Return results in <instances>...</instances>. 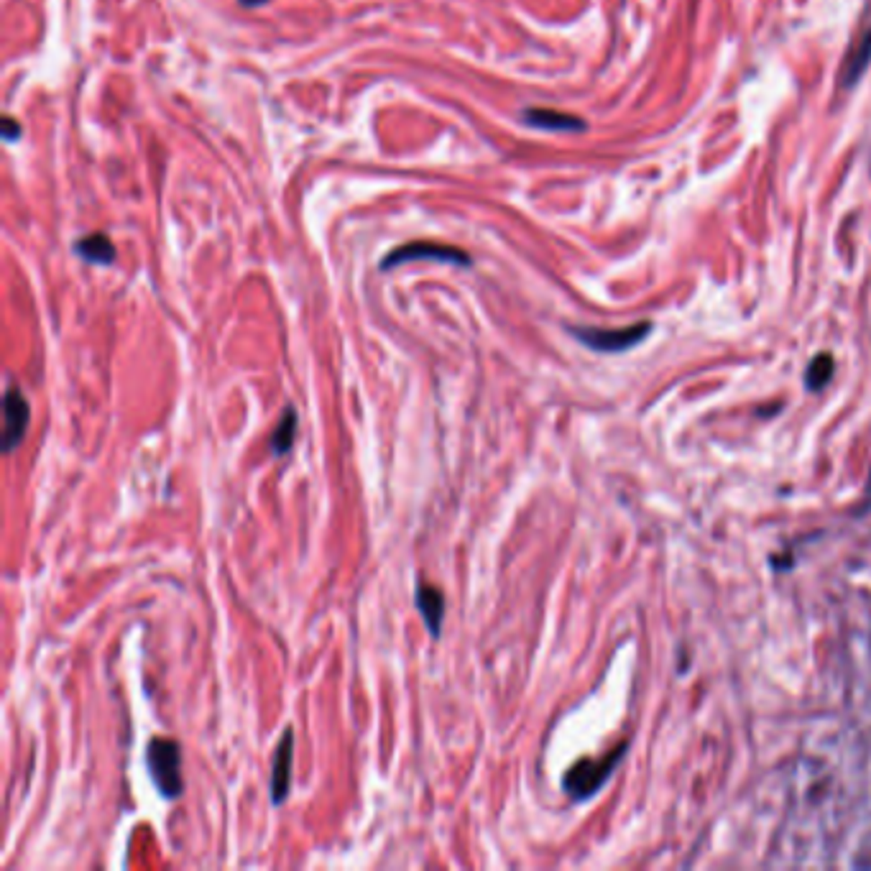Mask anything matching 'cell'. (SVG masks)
<instances>
[{
	"label": "cell",
	"instance_id": "cell-1",
	"mask_svg": "<svg viewBox=\"0 0 871 871\" xmlns=\"http://www.w3.org/2000/svg\"><path fill=\"white\" fill-rule=\"evenodd\" d=\"M146 771L156 792L164 800H179L185 792L182 777V749L174 738H152L146 749Z\"/></svg>",
	"mask_w": 871,
	"mask_h": 871
},
{
	"label": "cell",
	"instance_id": "cell-2",
	"mask_svg": "<svg viewBox=\"0 0 871 871\" xmlns=\"http://www.w3.org/2000/svg\"><path fill=\"white\" fill-rule=\"evenodd\" d=\"M31 424V404L29 396L23 394V388L18 384L5 386L3 394V453H13L21 448V442L26 440Z\"/></svg>",
	"mask_w": 871,
	"mask_h": 871
},
{
	"label": "cell",
	"instance_id": "cell-3",
	"mask_svg": "<svg viewBox=\"0 0 871 871\" xmlns=\"http://www.w3.org/2000/svg\"><path fill=\"white\" fill-rule=\"evenodd\" d=\"M442 261V264H455V266H470L473 258L468 253H463L455 246H442V243H430V240H414V243H404L399 248L384 256L381 261V271H391V268L409 264V261Z\"/></svg>",
	"mask_w": 871,
	"mask_h": 871
},
{
	"label": "cell",
	"instance_id": "cell-4",
	"mask_svg": "<svg viewBox=\"0 0 871 871\" xmlns=\"http://www.w3.org/2000/svg\"><path fill=\"white\" fill-rule=\"evenodd\" d=\"M292 777H294V728L286 726L276 749H274L271 771H268V795H271L274 807H279V805H284L289 800Z\"/></svg>",
	"mask_w": 871,
	"mask_h": 871
},
{
	"label": "cell",
	"instance_id": "cell-5",
	"mask_svg": "<svg viewBox=\"0 0 871 871\" xmlns=\"http://www.w3.org/2000/svg\"><path fill=\"white\" fill-rule=\"evenodd\" d=\"M652 325L649 322H639L631 327H621V330H598V327H572L570 333L578 337L583 345L593 348L601 353H619L626 348H634L639 340L649 335Z\"/></svg>",
	"mask_w": 871,
	"mask_h": 871
},
{
	"label": "cell",
	"instance_id": "cell-6",
	"mask_svg": "<svg viewBox=\"0 0 871 871\" xmlns=\"http://www.w3.org/2000/svg\"><path fill=\"white\" fill-rule=\"evenodd\" d=\"M414 605H417L419 616L424 621V629L432 634V637H440L442 631V621H445V614H448V601H445V593L440 590L437 586H427V583H419L414 588Z\"/></svg>",
	"mask_w": 871,
	"mask_h": 871
},
{
	"label": "cell",
	"instance_id": "cell-7",
	"mask_svg": "<svg viewBox=\"0 0 871 871\" xmlns=\"http://www.w3.org/2000/svg\"><path fill=\"white\" fill-rule=\"evenodd\" d=\"M871 65V26H867L861 34L856 36V41L851 44V49L843 59V72H841V87L851 90L856 83L864 77V72Z\"/></svg>",
	"mask_w": 871,
	"mask_h": 871
},
{
	"label": "cell",
	"instance_id": "cell-8",
	"mask_svg": "<svg viewBox=\"0 0 871 871\" xmlns=\"http://www.w3.org/2000/svg\"><path fill=\"white\" fill-rule=\"evenodd\" d=\"M608 767L611 762L604 764V762H583V764H575L572 770L568 771L565 777V789H568L572 797H588L593 795L596 789L601 788L605 777H608Z\"/></svg>",
	"mask_w": 871,
	"mask_h": 871
},
{
	"label": "cell",
	"instance_id": "cell-9",
	"mask_svg": "<svg viewBox=\"0 0 871 871\" xmlns=\"http://www.w3.org/2000/svg\"><path fill=\"white\" fill-rule=\"evenodd\" d=\"M521 118L527 126L542 128V131H586V120L560 113V110H550V108H529V110H524Z\"/></svg>",
	"mask_w": 871,
	"mask_h": 871
},
{
	"label": "cell",
	"instance_id": "cell-10",
	"mask_svg": "<svg viewBox=\"0 0 871 871\" xmlns=\"http://www.w3.org/2000/svg\"><path fill=\"white\" fill-rule=\"evenodd\" d=\"M297 427H300V414H297V409L289 404L284 412H282L279 422H276V427H274V430H271V435H268V453H271V457H282V455H286L292 448H294Z\"/></svg>",
	"mask_w": 871,
	"mask_h": 871
},
{
	"label": "cell",
	"instance_id": "cell-11",
	"mask_svg": "<svg viewBox=\"0 0 871 871\" xmlns=\"http://www.w3.org/2000/svg\"><path fill=\"white\" fill-rule=\"evenodd\" d=\"M74 251L80 253L87 264H98V266H110L116 261V246L105 233L84 235L83 240L74 243Z\"/></svg>",
	"mask_w": 871,
	"mask_h": 871
},
{
	"label": "cell",
	"instance_id": "cell-12",
	"mask_svg": "<svg viewBox=\"0 0 871 871\" xmlns=\"http://www.w3.org/2000/svg\"><path fill=\"white\" fill-rule=\"evenodd\" d=\"M831 373H833V358L831 355H818L813 363H810V369H807V386L810 388H821V386H825V381L831 379Z\"/></svg>",
	"mask_w": 871,
	"mask_h": 871
},
{
	"label": "cell",
	"instance_id": "cell-13",
	"mask_svg": "<svg viewBox=\"0 0 871 871\" xmlns=\"http://www.w3.org/2000/svg\"><path fill=\"white\" fill-rule=\"evenodd\" d=\"M18 135H21V126H18L16 120H13V118H3V138H5L8 144H13Z\"/></svg>",
	"mask_w": 871,
	"mask_h": 871
},
{
	"label": "cell",
	"instance_id": "cell-14",
	"mask_svg": "<svg viewBox=\"0 0 871 871\" xmlns=\"http://www.w3.org/2000/svg\"><path fill=\"white\" fill-rule=\"evenodd\" d=\"M243 5H248V8H253V5H261V3H266V0H240Z\"/></svg>",
	"mask_w": 871,
	"mask_h": 871
}]
</instances>
